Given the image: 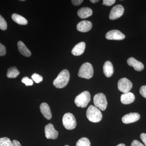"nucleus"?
I'll list each match as a JSON object with an SVG mask.
<instances>
[{
	"instance_id": "obj_16",
	"label": "nucleus",
	"mask_w": 146,
	"mask_h": 146,
	"mask_svg": "<svg viewBox=\"0 0 146 146\" xmlns=\"http://www.w3.org/2000/svg\"><path fill=\"white\" fill-rule=\"evenodd\" d=\"M85 48V43L81 42L77 44L73 48L72 53L74 56L81 55L84 52Z\"/></svg>"
},
{
	"instance_id": "obj_12",
	"label": "nucleus",
	"mask_w": 146,
	"mask_h": 146,
	"mask_svg": "<svg viewBox=\"0 0 146 146\" xmlns=\"http://www.w3.org/2000/svg\"><path fill=\"white\" fill-rule=\"evenodd\" d=\"M92 27V23L89 21H82L77 25V29L78 31L81 32H87L89 31Z\"/></svg>"
},
{
	"instance_id": "obj_2",
	"label": "nucleus",
	"mask_w": 146,
	"mask_h": 146,
	"mask_svg": "<svg viewBox=\"0 0 146 146\" xmlns=\"http://www.w3.org/2000/svg\"><path fill=\"white\" fill-rule=\"evenodd\" d=\"M86 117L90 121L98 123L101 121L102 115L100 110L98 108L91 105L87 109L86 112Z\"/></svg>"
},
{
	"instance_id": "obj_25",
	"label": "nucleus",
	"mask_w": 146,
	"mask_h": 146,
	"mask_svg": "<svg viewBox=\"0 0 146 146\" xmlns=\"http://www.w3.org/2000/svg\"><path fill=\"white\" fill-rule=\"evenodd\" d=\"M7 27V23L4 18L0 15V29L5 31Z\"/></svg>"
},
{
	"instance_id": "obj_11",
	"label": "nucleus",
	"mask_w": 146,
	"mask_h": 146,
	"mask_svg": "<svg viewBox=\"0 0 146 146\" xmlns=\"http://www.w3.org/2000/svg\"><path fill=\"white\" fill-rule=\"evenodd\" d=\"M140 118V115L139 114L133 112L124 115L122 118V121L124 123L129 124L137 121Z\"/></svg>"
},
{
	"instance_id": "obj_23",
	"label": "nucleus",
	"mask_w": 146,
	"mask_h": 146,
	"mask_svg": "<svg viewBox=\"0 0 146 146\" xmlns=\"http://www.w3.org/2000/svg\"><path fill=\"white\" fill-rule=\"evenodd\" d=\"M0 146H11V141L7 137L0 138Z\"/></svg>"
},
{
	"instance_id": "obj_30",
	"label": "nucleus",
	"mask_w": 146,
	"mask_h": 146,
	"mask_svg": "<svg viewBox=\"0 0 146 146\" xmlns=\"http://www.w3.org/2000/svg\"><path fill=\"white\" fill-rule=\"evenodd\" d=\"M131 146H145L142 143L136 140H133L131 143Z\"/></svg>"
},
{
	"instance_id": "obj_36",
	"label": "nucleus",
	"mask_w": 146,
	"mask_h": 146,
	"mask_svg": "<svg viewBox=\"0 0 146 146\" xmlns=\"http://www.w3.org/2000/svg\"><path fill=\"white\" fill-rule=\"evenodd\" d=\"M65 146H69V145H65Z\"/></svg>"
},
{
	"instance_id": "obj_9",
	"label": "nucleus",
	"mask_w": 146,
	"mask_h": 146,
	"mask_svg": "<svg viewBox=\"0 0 146 146\" xmlns=\"http://www.w3.org/2000/svg\"><path fill=\"white\" fill-rule=\"evenodd\" d=\"M45 136L47 139H56L58 136V132L55 129L53 125L49 123L45 127Z\"/></svg>"
},
{
	"instance_id": "obj_28",
	"label": "nucleus",
	"mask_w": 146,
	"mask_h": 146,
	"mask_svg": "<svg viewBox=\"0 0 146 146\" xmlns=\"http://www.w3.org/2000/svg\"><path fill=\"white\" fill-rule=\"evenodd\" d=\"M140 93L142 96L146 98V85L141 86L140 89Z\"/></svg>"
},
{
	"instance_id": "obj_17",
	"label": "nucleus",
	"mask_w": 146,
	"mask_h": 146,
	"mask_svg": "<svg viewBox=\"0 0 146 146\" xmlns=\"http://www.w3.org/2000/svg\"><path fill=\"white\" fill-rule=\"evenodd\" d=\"M103 72L107 77H110L114 73L113 65L110 61H107L104 63L103 66Z\"/></svg>"
},
{
	"instance_id": "obj_4",
	"label": "nucleus",
	"mask_w": 146,
	"mask_h": 146,
	"mask_svg": "<svg viewBox=\"0 0 146 146\" xmlns=\"http://www.w3.org/2000/svg\"><path fill=\"white\" fill-rule=\"evenodd\" d=\"M94 69L91 63H85L81 65L78 73L79 77L89 79L94 75Z\"/></svg>"
},
{
	"instance_id": "obj_5",
	"label": "nucleus",
	"mask_w": 146,
	"mask_h": 146,
	"mask_svg": "<svg viewBox=\"0 0 146 146\" xmlns=\"http://www.w3.org/2000/svg\"><path fill=\"white\" fill-rule=\"evenodd\" d=\"M63 124L64 127L68 130H72L75 128L77 123L75 118L72 114L67 113L63 117Z\"/></svg>"
},
{
	"instance_id": "obj_15",
	"label": "nucleus",
	"mask_w": 146,
	"mask_h": 146,
	"mask_svg": "<svg viewBox=\"0 0 146 146\" xmlns=\"http://www.w3.org/2000/svg\"><path fill=\"white\" fill-rule=\"evenodd\" d=\"M41 113L44 117L48 120L50 119L52 117L51 111L49 106L46 103H43L40 106Z\"/></svg>"
},
{
	"instance_id": "obj_18",
	"label": "nucleus",
	"mask_w": 146,
	"mask_h": 146,
	"mask_svg": "<svg viewBox=\"0 0 146 146\" xmlns=\"http://www.w3.org/2000/svg\"><path fill=\"white\" fill-rule=\"evenodd\" d=\"M77 14L80 18L84 19L92 16L93 11L89 7H82L79 9Z\"/></svg>"
},
{
	"instance_id": "obj_24",
	"label": "nucleus",
	"mask_w": 146,
	"mask_h": 146,
	"mask_svg": "<svg viewBox=\"0 0 146 146\" xmlns=\"http://www.w3.org/2000/svg\"><path fill=\"white\" fill-rule=\"evenodd\" d=\"M31 78L36 83H40L43 80V77L42 76L36 73L33 74L32 75Z\"/></svg>"
},
{
	"instance_id": "obj_8",
	"label": "nucleus",
	"mask_w": 146,
	"mask_h": 146,
	"mask_svg": "<svg viewBox=\"0 0 146 146\" xmlns=\"http://www.w3.org/2000/svg\"><path fill=\"white\" fill-rule=\"evenodd\" d=\"M124 8L122 5H118L115 6L111 9L109 15V18L111 20H115L122 16Z\"/></svg>"
},
{
	"instance_id": "obj_26",
	"label": "nucleus",
	"mask_w": 146,
	"mask_h": 146,
	"mask_svg": "<svg viewBox=\"0 0 146 146\" xmlns=\"http://www.w3.org/2000/svg\"><path fill=\"white\" fill-rule=\"evenodd\" d=\"M22 82L25 84L26 86H32L33 85V82L31 79L29 78L28 77H25L22 79Z\"/></svg>"
},
{
	"instance_id": "obj_35",
	"label": "nucleus",
	"mask_w": 146,
	"mask_h": 146,
	"mask_svg": "<svg viewBox=\"0 0 146 146\" xmlns=\"http://www.w3.org/2000/svg\"><path fill=\"white\" fill-rule=\"evenodd\" d=\"M117 146H126L124 144H120L119 145H118Z\"/></svg>"
},
{
	"instance_id": "obj_14",
	"label": "nucleus",
	"mask_w": 146,
	"mask_h": 146,
	"mask_svg": "<svg viewBox=\"0 0 146 146\" xmlns=\"http://www.w3.org/2000/svg\"><path fill=\"white\" fill-rule=\"evenodd\" d=\"M135 99L134 94L129 92L122 94L121 97V101L124 104H129L132 103Z\"/></svg>"
},
{
	"instance_id": "obj_34",
	"label": "nucleus",
	"mask_w": 146,
	"mask_h": 146,
	"mask_svg": "<svg viewBox=\"0 0 146 146\" xmlns=\"http://www.w3.org/2000/svg\"><path fill=\"white\" fill-rule=\"evenodd\" d=\"M99 1V0H91L90 2L91 3H95L98 2Z\"/></svg>"
},
{
	"instance_id": "obj_31",
	"label": "nucleus",
	"mask_w": 146,
	"mask_h": 146,
	"mask_svg": "<svg viewBox=\"0 0 146 146\" xmlns=\"http://www.w3.org/2000/svg\"><path fill=\"white\" fill-rule=\"evenodd\" d=\"M83 0H72V3L74 5L78 6L83 2Z\"/></svg>"
},
{
	"instance_id": "obj_20",
	"label": "nucleus",
	"mask_w": 146,
	"mask_h": 146,
	"mask_svg": "<svg viewBox=\"0 0 146 146\" xmlns=\"http://www.w3.org/2000/svg\"><path fill=\"white\" fill-rule=\"evenodd\" d=\"M12 20L20 25H27L28 21L25 18L17 13H13L11 16Z\"/></svg>"
},
{
	"instance_id": "obj_19",
	"label": "nucleus",
	"mask_w": 146,
	"mask_h": 146,
	"mask_svg": "<svg viewBox=\"0 0 146 146\" xmlns=\"http://www.w3.org/2000/svg\"><path fill=\"white\" fill-rule=\"evenodd\" d=\"M18 48L19 52L24 56L29 57L31 56V53L30 51L22 41H19L18 42Z\"/></svg>"
},
{
	"instance_id": "obj_1",
	"label": "nucleus",
	"mask_w": 146,
	"mask_h": 146,
	"mask_svg": "<svg viewBox=\"0 0 146 146\" xmlns=\"http://www.w3.org/2000/svg\"><path fill=\"white\" fill-rule=\"evenodd\" d=\"M70 78L69 71L64 70L60 72L53 81V85L58 89L64 88L68 84Z\"/></svg>"
},
{
	"instance_id": "obj_10",
	"label": "nucleus",
	"mask_w": 146,
	"mask_h": 146,
	"mask_svg": "<svg viewBox=\"0 0 146 146\" xmlns=\"http://www.w3.org/2000/svg\"><path fill=\"white\" fill-rule=\"evenodd\" d=\"M125 37L122 33L117 30L110 31L106 35V38L109 40H122Z\"/></svg>"
},
{
	"instance_id": "obj_32",
	"label": "nucleus",
	"mask_w": 146,
	"mask_h": 146,
	"mask_svg": "<svg viewBox=\"0 0 146 146\" xmlns=\"http://www.w3.org/2000/svg\"><path fill=\"white\" fill-rule=\"evenodd\" d=\"M140 137L142 141L145 144V146H146V133H142L140 135Z\"/></svg>"
},
{
	"instance_id": "obj_3",
	"label": "nucleus",
	"mask_w": 146,
	"mask_h": 146,
	"mask_svg": "<svg viewBox=\"0 0 146 146\" xmlns=\"http://www.w3.org/2000/svg\"><path fill=\"white\" fill-rule=\"evenodd\" d=\"M91 100L89 91H84L76 97L74 102L77 106L84 108L86 107Z\"/></svg>"
},
{
	"instance_id": "obj_27",
	"label": "nucleus",
	"mask_w": 146,
	"mask_h": 146,
	"mask_svg": "<svg viewBox=\"0 0 146 146\" xmlns=\"http://www.w3.org/2000/svg\"><path fill=\"white\" fill-rule=\"evenodd\" d=\"M6 54V48L4 45L0 43V56H3Z\"/></svg>"
},
{
	"instance_id": "obj_21",
	"label": "nucleus",
	"mask_w": 146,
	"mask_h": 146,
	"mask_svg": "<svg viewBox=\"0 0 146 146\" xmlns=\"http://www.w3.org/2000/svg\"><path fill=\"white\" fill-rule=\"evenodd\" d=\"M20 73V72L16 67H12L9 68L7 70V76L8 78H16L19 75Z\"/></svg>"
},
{
	"instance_id": "obj_33",
	"label": "nucleus",
	"mask_w": 146,
	"mask_h": 146,
	"mask_svg": "<svg viewBox=\"0 0 146 146\" xmlns=\"http://www.w3.org/2000/svg\"><path fill=\"white\" fill-rule=\"evenodd\" d=\"M11 146H22L19 141L17 140H13L11 142Z\"/></svg>"
},
{
	"instance_id": "obj_13",
	"label": "nucleus",
	"mask_w": 146,
	"mask_h": 146,
	"mask_svg": "<svg viewBox=\"0 0 146 146\" xmlns=\"http://www.w3.org/2000/svg\"><path fill=\"white\" fill-rule=\"evenodd\" d=\"M127 64L130 66H132L136 71L140 72L144 69L143 64L140 61H138L133 57H130L127 60Z\"/></svg>"
},
{
	"instance_id": "obj_22",
	"label": "nucleus",
	"mask_w": 146,
	"mask_h": 146,
	"mask_svg": "<svg viewBox=\"0 0 146 146\" xmlns=\"http://www.w3.org/2000/svg\"><path fill=\"white\" fill-rule=\"evenodd\" d=\"M76 146H91V143L88 138L83 137L77 142Z\"/></svg>"
},
{
	"instance_id": "obj_29",
	"label": "nucleus",
	"mask_w": 146,
	"mask_h": 146,
	"mask_svg": "<svg viewBox=\"0 0 146 146\" xmlns=\"http://www.w3.org/2000/svg\"><path fill=\"white\" fill-rule=\"evenodd\" d=\"M104 4L106 6H111L115 3V0H104L103 1Z\"/></svg>"
},
{
	"instance_id": "obj_6",
	"label": "nucleus",
	"mask_w": 146,
	"mask_h": 146,
	"mask_svg": "<svg viewBox=\"0 0 146 146\" xmlns=\"http://www.w3.org/2000/svg\"><path fill=\"white\" fill-rule=\"evenodd\" d=\"M94 102L95 106L102 111H104L107 108V99L105 95L102 93L96 94L94 96Z\"/></svg>"
},
{
	"instance_id": "obj_7",
	"label": "nucleus",
	"mask_w": 146,
	"mask_h": 146,
	"mask_svg": "<svg viewBox=\"0 0 146 146\" xmlns=\"http://www.w3.org/2000/svg\"><path fill=\"white\" fill-rule=\"evenodd\" d=\"M132 87V83L131 82L125 78H121L118 81V89L123 94L129 92Z\"/></svg>"
}]
</instances>
